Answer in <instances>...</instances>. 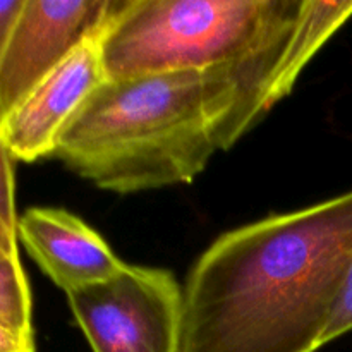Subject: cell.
Listing matches in <instances>:
<instances>
[{
  "mask_svg": "<svg viewBox=\"0 0 352 352\" xmlns=\"http://www.w3.org/2000/svg\"><path fill=\"white\" fill-rule=\"evenodd\" d=\"M352 265V191L220 236L184 289L179 352H318Z\"/></svg>",
  "mask_w": 352,
  "mask_h": 352,
  "instance_id": "obj_1",
  "label": "cell"
},
{
  "mask_svg": "<svg viewBox=\"0 0 352 352\" xmlns=\"http://www.w3.org/2000/svg\"><path fill=\"white\" fill-rule=\"evenodd\" d=\"M263 103L254 52L208 69L105 79L67 124L54 157L119 195L188 184L260 124Z\"/></svg>",
  "mask_w": 352,
  "mask_h": 352,
  "instance_id": "obj_2",
  "label": "cell"
},
{
  "mask_svg": "<svg viewBox=\"0 0 352 352\" xmlns=\"http://www.w3.org/2000/svg\"><path fill=\"white\" fill-rule=\"evenodd\" d=\"M305 0H116L98 38L107 81L208 69L265 47Z\"/></svg>",
  "mask_w": 352,
  "mask_h": 352,
  "instance_id": "obj_3",
  "label": "cell"
},
{
  "mask_svg": "<svg viewBox=\"0 0 352 352\" xmlns=\"http://www.w3.org/2000/svg\"><path fill=\"white\" fill-rule=\"evenodd\" d=\"M65 296L93 352L181 351L184 289L170 270L126 263Z\"/></svg>",
  "mask_w": 352,
  "mask_h": 352,
  "instance_id": "obj_4",
  "label": "cell"
},
{
  "mask_svg": "<svg viewBox=\"0 0 352 352\" xmlns=\"http://www.w3.org/2000/svg\"><path fill=\"white\" fill-rule=\"evenodd\" d=\"M116 0H26L0 58V122L86 41L102 36Z\"/></svg>",
  "mask_w": 352,
  "mask_h": 352,
  "instance_id": "obj_5",
  "label": "cell"
},
{
  "mask_svg": "<svg viewBox=\"0 0 352 352\" xmlns=\"http://www.w3.org/2000/svg\"><path fill=\"white\" fill-rule=\"evenodd\" d=\"M103 81L105 72L96 38L72 52L0 122L14 162L31 164L54 157L67 124Z\"/></svg>",
  "mask_w": 352,
  "mask_h": 352,
  "instance_id": "obj_6",
  "label": "cell"
},
{
  "mask_svg": "<svg viewBox=\"0 0 352 352\" xmlns=\"http://www.w3.org/2000/svg\"><path fill=\"white\" fill-rule=\"evenodd\" d=\"M17 241L57 287L67 292L116 277L126 263L96 230L62 208H28Z\"/></svg>",
  "mask_w": 352,
  "mask_h": 352,
  "instance_id": "obj_7",
  "label": "cell"
},
{
  "mask_svg": "<svg viewBox=\"0 0 352 352\" xmlns=\"http://www.w3.org/2000/svg\"><path fill=\"white\" fill-rule=\"evenodd\" d=\"M0 325L19 336L34 337L30 282L19 254L0 258Z\"/></svg>",
  "mask_w": 352,
  "mask_h": 352,
  "instance_id": "obj_8",
  "label": "cell"
},
{
  "mask_svg": "<svg viewBox=\"0 0 352 352\" xmlns=\"http://www.w3.org/2000/svg\"><path fill=\"white\" fill-rule=\"evenodd\" d=\"M12 164L14 158L10 157L0 131V217L16 232L19 215L16 210V179Z\"/></svg>",
  "mask_w": 352,
  "mask_h": 352,
  "instance_id": "obj_9",
  "label": "cell"
},
{
  "mask_svg": "<svg viewBox=\"0 0 352 352\" xmlns=\"http://www.w3.org/2000/svg\"><path fill=\"white\" fill-rule=\"evenodd\" d=\"M352 332V265L347 272V277L344 280L340 294L337 298L336 308L330 316L329 327L323 336V346L332 344L339 337Z\"/></svg>",
  "mask_w": 352,
  "mask_h": 352,
  "instance_id": "obj_10",
  "label": "cell"
},
{
  "mask_svg": "<svg viewBox=\"0 0 352 352\" xmlns=\"http://www.w3.org/2000/svg\"><path fill=\"white\" fill-rule=\"evenodd\" d=\"M26 0H0V58L6 52Z\"/></svg>",
  "mask_w": 352,
  "mask_h": 352,
  "instance_id": "obj_11",
  "label": "cell"
},
{
  "mask_svg": "<svg viewBox=\"0 0 352 352\" xmlns=\"http://www.w3.org/2000/svg\"><path fill=\"white\" fill-rule=\"evenodd\" d=\"M0 352H36L34 337L19 336L0 325Z\"/></svg>",
  "mask_w": 352,
  "mask_h": 352,
  "instance_id": "obj_12",
  "label": "cell"
},
{
  "mask_svg": "<svg viewBox=\"0 0 352 352\" xmlns=\"http://www.w3.org/2000/svg\"><path fill=\"white\" fill-rule=\"evenodd\" d=\"M0 246L10 253H19V241L16 232L3 222L2 217H0Z\"/></svg>",
  "mask_w": 352,
  "mask_h": 352,
  "instance_id": "obj_13",
  "label": "cell"
},
{
  "mask_svg": "<svg viewBox=\"0 0 352 352\" xmlns=\"http://www.w3.org/2000/svg\"><path fill=\"white\" fill-rule=\"evenodd\" d=\"M12 254H19V253H10V251L3 250L2 246H0V258H6V256H12Z\"/></svg>",
  "mask_w": 352,
  "mask_h": 352,
  "instance_id": "obj_14",
  "label": "cell"
}]
</instances>
